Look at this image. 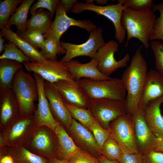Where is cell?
<instances>
[{"instance_id":"obj_46","label":"cell","mask_w":163,"mask_h":163,"mask_svg":"<svg viewBox=\"0 0 163 163\" xmlns=\"http://www.w3.org/2000/svg\"><path fill=\"white\" fill-rule=\"evenodd\" d=\"M48 160L49 163H70L68 160H61L57 158H55L52 159Z\"/></svg>"},{"instance_id":"obj_1","label":"cell","mask_w":163,"mask_h":163,"mask_svg":"<svg viewBox=\"0 0 163 163\" xmlns=\"http://www.w3.org/2000/svg\"><path fill=\"white\" fill-rule=\"evenodd\" d=\"M148 72L146 61L141 51L137 50L121 79L127 92L125 104L127 114L132 116L138 108L139 102L143 92Z\"/></svg>"},{"instance_id":"obj_17","label":"cell","mask_w":163,"mask_h":163,"mask_svg":"<svg viewBox=\"0 0 163 163\" xmlns=\"http://www.w3.org/2000/svg\"><path fill=\"white\" fill-rule=\"evenodd\" d=\"M65 103L87 107L90 99L75 80H62L53 83Z\"/></svg>"},{"instance_id":"obj_42","label":"cell","mask_w":163,"mask_h":163,"mask_svg":"<svg viewBox=\"0 0 163 163\" xmlns=\"http://www.w3.org/2000/svg\"><path fill=\"white\" fill-rule=\"evenodd\" d=\"M117 161L120 163H143L142 155L139 153L132 154L123 153Z\"/></svg>"},{"instance_id":"obj_37","label":"cell","mask_w":163,"mask_h":163,"mask_svg":"<svg viewBox=\"0 0 163 163\" xmlns=\"http://www.w3.org/2000/svg\"><path fill=\"white\" fill-rule=\"evenodd\" d=\"M59 0H38L30 7L29 13L32 15L39 8L46 9L50 12L52 19L59 2Z\"/></svg>"},{"instance_id":"obj_29","label":"cell","mask_w":163,"mask_h":163,"mask_svg":"<svg viewBox=\"0 0 163 163\" xmlns=\"http://www.w3.org/2000/svg\"><path fill=\"white\" fill-rule=\"evenodd\" d=\"M40 49L41 54L47 59L51 60H57V55L66 53L60 40L50 35L45 37Z\"/></svg>"},{"instance_id":"obj_30","label":"cell","mask_w":163,"mask_h":163,"mask_svg":"<svg viewBox=\"0 0 163 163\" xmlns=\"http://www.w3.org/2000/svg\"><path fill=\"white\" fill-rule=\"evenodd\" d=\"M65 103L72 117L85 126L89 128L96 120L88 110Z\"/></svg>"},{"instance_id":"obj_6","label":"cell","mask_w":163,"mask_h":163,"mask_svg":"<svg viewBox=\"0 0 163 163\" xmlns=\"http://www.w3.org/2000/svg\"><path fill=\"white\" fill-rule=\"evenodd\" d=\"M110 136L117 143L123 153H139L132 116L126 113L112 122L108 128Z\"/></svg>"},{"instance_id":"obj_3","label":"cell","mask_w":163,"mask_h":163,"mask_svg":"<svg viewBox=\"0 0 163 163\" xmlns=\"http://www.w3.org/2000/svg\"><path fill=\"white\" fill-rule=\"evenodd\" d=\"M12 89L19 105L20 117L34 114L35 110L34 103L38 101V91L34 76L22 68L20 69L13 78Z\"/></svg>"},{"instance_id":"obj_27","label":"cell","mask_w":163,"mask_h":163,"mask_svg":"<svg viewBox=\"0 0 163 163\" xmlns=\"http://www.w3.org/2000/svg\"><path fill=\"white\" fill-rule=\"evenodd\" d=\"M7 154L13 158L15 163H49L47 159L33 153L24 146L8 147Z\"/></svg>"},{"instance_id":"obj_41","label":"cell","mask_w":163,"mask_h":163,"mask_svg":"<svg viewBox=\"0 0 163 163\" xmlns=\"http://www.w3.org/2000/svg\"><path fill=\"white\" fill-rule=\"evenodd\" d=\"M143 163H163V152L152 150L142 155Z\"/></svg>"},{"instance_id":"obj_40","label":"cell","mask_w":163,"mask_h":163,"mask_svg":"<svg viewBox=\"0 0 163 163\" xmlns=\"http://www.w3.org/2000/svg\"><path fill=\"white\" fill-rule=\"evenodd\" d=\"M68 161L70 163H99L98 159L81 149Z\"/></svg>"},{"instance_id":"obj_24","label":"cell","mask_w":163,"mask_h":163,"mask_svg":"<svg viewBox=\"0 0 163 163\" xmlns=\"http://www.w3.org/2000/svg\"><path fill=\"white\" fill-rule=\"evenodd\" d=\"M51 19L50 13L48 10L42 8L39 9L27 20L26 30L46 35L51 27L53 22Z\"/></svg>"},{"instance_id":"obj_16","label":"cell","mask_w":163,"mask_h":163,"mask_svg":"<svg viewBox=\"0 0 163 163\" xmlns=\"http://www.w3.org/2000/svg\"><path fill=\"white\" fill-rule=\"evenodd\" d=\"M20 117L19 105L13 89L0 90L1 132Z\"/></svg>"},{"instance_id":"obj_34","label":"cell","mask_w":163,"mask_h":163,"mask_svg":"<svg viewBox=\"0 0 163 163\" xmlns=\"http://www.w3.org/2000/svg\"><path fill=\"white\" fill-rule=\"evenodd\" d=\"M152 9L154 12L158 11L160 16L156 18L149 41L157 40H163V2L154 5Z\"/></svg>"},{"instance_id":"obj_18","label":"cell","mask_w":163,"mask_h":163,"mask_svg":"<svg viewBox=\"0 0 163 163\" xmlns=\"http://www.w3.org/2000/svg\"><path fill=\"white\" fill-rule=\"evenodd\" d=\"M33 76L36 80L38 91V104L34 114L39 126H46L54 131L60 123L53 116L45 96L44 89L45 80L37 73H34Z\"/></svg>"},{"instance_id":"obj_20","label":"cell","mask_w":163,"mask_h":163,"mask_svg":"<svg viewBox=\"0 0 163 163\" xmlns=\"http://www.w3.org/2000/svg\"><path fill=\"white\" fill-rule=\"evenodd\" d=\"M66 63L71 75L75 81L83 78L95 80L112 78L100 71L98 68V62L95 58L86 63H82L77 60L72 59Z\"/></svg>"},{"instance_id":"obj_9","label":"cell","mask_w":163,"mask_h":163,"mask_svg":"<svg viewBox=\"0 0 163 163\" xmlns=\"http://www.w3.org/2000/svg\"><path fill=\"white\" fill-rule=\"evenodd\" d=\"M103 30L100 27L90 33L88 39L80 44L60 42L61 46L66 50L65 55L60 60L66 63L73 58L80 56H85L94 58L98 50L105 43L102 34Z\"/></svg>"},{"instance_id":"obj_11","label":"cell","mask_w":163,"mask_h":163,"mask_svg":"<svg viewBox=\"0 0 163 163\" xmlns=\"http://www.w3.org/2000/svg\"><path fill=\"white\" fill-rule=\"evenodd\" d=\"M26 147L33 153L48 160L58 158L57 139L54 131L47 127L39 126Z\"/></svg>"},{"instance_id":"obj_15","label":"cell","mask_w":163,"mask_h":163,"mask_svg":"<svg viewBox=\"0 0 163 163\" xmlns=\"http://www.w3.org/2000/svg\"><path fill=\"white\" fill-rule=\"evenodd\" d=\"M44 89L53 116L60 123L69 129L72 118L58 90L53 83L45 81Z\"/></svg>"},{"instance_id":"obj_49","label":"cell","mask_w":163,"mask_h":163,"mask_svg":"<svg viewBox=\"0 0 163 163\" xmlns=\"http://www.w3.org/2000/svg\"><path fill=\"white\" fill-rule=\"evenodd\" d=\"M95 1L98 4H100L102 5L106 4L108 2V1L107 0H97Z\"/></svg>"},{"instance_id":"obj_33","label":"cell","mask_w":163,"mask_h":163,"mask_svg":"<svg viewBox=\"0 0 163 163\" xmlns=\"http://www.w3.org/2000/svg\"><path fill=\"white\" fill-rule=\"evenodd\" d=\"M101 153L107 158L117 161L123 153L117 143L110 136L104 143Z\"/></svg>"},{"instance_id":"obj_31","label":"cell","mask_w":163,"mask_h":163,"mask_svg":"<svg viewBox=\"0 0 163 163\" xmlns=\"http://www.w3.org/2000/svg\"><path fill=\"white\" fill-rule=\"evenodd\" d=\"M22 0H5L0 3V28L7 27L9 18L16 11Z\"/></svg>"},{"instance_id":"obj_22","label":"cell","mask_w":163,"mask_h":163,"mask_svg":"<svg viewBox=\"0 0 163 163\" xmlns=\"http://www.w3.org/2000/svg\"><path fill=\"white\" fill-rule=\"evenodd\" d=\"M3 37L14 43L32 62H43L47 59L26 41L18 36L11 28L2 27L0 29Z\"/></svg>"},{"instance_id":"obj_7","label":"cell","mask_w":163,"mask_h":163,"mask_svg":"<svg viewBox=\"0 0 163 163\" xmlns=\"http://www.w3.org/2000/svg\"><path fill=\"white\" fill-rule=\"evenodd\" d=\"M115 5L98 6L94 3H84L77 1L74 5L72 11L75 14H79L86 10L96 13L98 15L105 16L113 23L115 29V37L120 43L124 40L126 31L123 26L121 20L123 12L126 8L123 5V0H118Z\"/></svg>"},{"instance_id":"obj_28","label":"cell","mask_w":163,"mask_h":163,"mask_svg":"<svg viewBox=\"0 0 163 163\" xmlns=\"http://www.w3.org/2000/svg\"><path fill=\"white\" fill-rule=\"evenodd\" d=\"M34 0H23L14 14L8 21L7 28H10L13 25L17 28V32L26 30V24L29 11Z\"/></svg>"},{"instance_id":"obj_25","label":"cell","mask_w":163,"mask_h":163,"mask_svg":"<svg viewBox=\"0 0 163 163\" xmlns=\"http://www.w3.org/2000/svg\"><path fill=\"white\" fill-rule=\"evenodd\" d=\"M22 63L8 59H0V90L12 89L13 78Z\"/></svg>"},{"instance_id":"obj_23","label":"cell","mask_w":163,"mask_h":163,"mask_svg":"<svg viewBox=\"0 0 163 163\" xmlns=\"http://www.w3.org/2000/svg\"><path fill=\"white\" fill-rule=\"evenodd\" d=\"M54 131L58 144V158L69 160L81 149L75 145L61 124L56 126Z\"/></svg>"},{"instance_id":"obj_26","label":"cell","mask_w":163,"mask_h":163,"mask_svg":"<svg viewBox=\"0 0 163 163\" xmlns=\"http://www.w3.org/2000/svg\"><path fill=\"white\" fill-rule=\"evenodd\" d=\"M69 129L72 134L86 147L93 151L101 153L94 136L75 119L72 118Z\"/></svg>"},{"instance_id":"obj_5","label":"cell","mask_w":163,"mask_h":163,"mask_svg":"<svg viewBox=\"0 0 163 163\" xmlns=\"http://www.w3.org/2000/svg\"><path fill=\"white\" fill-rule=\"evenodd\" d=\"M39 127L34 114L20 117L1 132L0 135L8 147H26Z\"/></svg>"},{"instance_id":"obj_10","label":"cell","mask_w":163,"mask_h":163,"mask_svg":"<svg viewBox=\"0 0 163 163\" xmlns=\"http://www.w3.org/2000/svg\"><path fill=\"white\" fill-rule=\"evenodd\" d=\"M29 72L37 73L45 81L54 83L62 80H75L66 63L47 59L41 62H25L23 64Z\"/></svg>"},{"instance_id":"obj_8","label":"cell","mask_w":163,"mask_h":163,"mask_svg":"<svg viewBox=\"0 0 163 163\" xmlns=\"http://www.w3.org/2000/svg\"><path fill=\"white\" fill-rule=\"evenodd\" d=\"M87 107L105 129L112 122L127 113L124 102L111 99H90Z\"/></svg>"},{"instance_id":"obj_2","label":"cell","mask_w":163,"mask_h":163,"mask_svg":"<svg viewBox=\"0 0 163 163\" xmlns=\"http://www.w3.org/2000/svg\"><path fill=\"white\" fill-rule=\"evenodd\" d=\"M156 19V14L152 9L136 11L126 8L122 16L121 23L127 34L125 47L128 45L130 39H138L148 49L149 41Z\"/></svg>"},{"instance_id":"obj_36","label":"cell","mask_w":163,"mask_h":163,"mask_svg":"<svg viewBox=\"0 0 163 163\" xmlns=\"http://www.w3.org/2000/svg\"><path fill=\"white\" fill-rule=\"evenodd\" d=\"M89 128L92 132L97 146L101 152L104 143L110 136L109 129L102 127L97 119Z\"/></svg>"},{"instance_id":"obj_44","label":"cell","mask_w":163,"mask_h":163,"mask_svg":"<svg viewBox=\"0 0 163 163\" xmlns=\"http://www.w3.org/2000/svg\"><path fill=\"white\" fill-rule=\"evenodd\" d=\"M0 163H15L13 158L7 154L0 158Z\"/></svg>"},{"instance_id":"obj_39","label":"cell","mask_w":163,"mask_h":163,"mask_svg":"<svg viewBox=\"0 0 163 163\" xmlns=\"http://www.w3.org/2000/svg\"><path fill=\"white\" fill-rule=\"evenodd\" d=\"M150 45L155 56L156 70L163 75V43L152 41Z\"/></svg>"},{"instance_id":"obj_47","label":"cell","mask_w":163,"mask_h":163,"mask_svg":"<svg viewBox=\"0 0 163 163\" xmlns=\"http://www.w3.org/2000/svg\"><path fill=\"white\" fill-rule=\"evenodd\" d=\"M3 34L1 32L0 33V53H2L4 51V44L5 43V39L3 38Z\"/></svg>"},{"instance_id":"obj_45","label":"cell","mask_w":163,"mask_h":163,"mask_svg":"<svg viewBox=\"0 0 163 163\" xmlns=\"http://www.w3.org/2000/svg\"><path fill=\"white\" fill-rule=\"evenodd\" d=\"M98 159L99 163H120L117 160L109 159L104 156L99 157Z\"/></svg>"},{"instance_id":"obj_4","label":"cell","mask_w":163,"mask_h":163,"mask_svg":"<svg viewBox=\"0 0 163 163\" xmlns=\"http://www.w3.org/2000/svg\"><path fill=\"white\" fill-rule=\"evenodd\" d=\"M76 81L90 99H109L125 103L126 91L121 79L95 80L84 78Z\"/></svg>"},{"instance_id":"obj_43","label":"cell","mask_w":163,"mask_h":163,"mask_svg":"<svg viewBox=\"0 0 163 163\" xmlns=\"http://www.w3.org/2000/svg\"><path fill=\"white\" fill-rule=\"evenodd\" d=\"M78 0H61L60 2L62 4L65 8L67 13H69L76 2Z\"/></svg>"},{"instance_id":"obj_48","label":"cell","mask_w":163,"mask_h":163,"mask_svg":"<svg viewBox=\"0 0 163 163\" xmlns=\"http://www.w3.org/2000/svg\"><path fill=\"white\" fill-rule=\"evenodd\" d=\"M154 150L163 152V137L161 139L158 145Z\"/></svg>"},{"instance_id":"obj_19","label":"cell","mask_w":163,"mask_h":163,"mask_svg":"<svg viewBox=\"0 0 163 163\" xmlns=\"http://www.w3.org/2000/svg\"><path fill=\"white\" fill-rule=\"evenodd\" d=\"M163 96V75L157 70L148 71L138 108L145 110L149 103Z\"/></svg>"},{"instance_id":"obj_14","label":"cell","mask_w":163,"mask_h":163,"mask_svg":"<svg viewBox=\"0 0 163 163\" xmlns=\"http://www.w3.org/2000/svg\"><path fill=\"white\" fill-rule=\"evenodd\" d=\"M55 13V18L49 32L44 35L45 37L50 35L60 40L62 34L72 26L85 29L89 33L97 28V26L90 20H76L69 17L65 8L59 1Z\"/></svg>"},{"instance_id":"obj_38","label":"cell","mask_w":163,"mask_h":163,"mask_svg":"<svg viewBox=\"0 0 163 163\" xmlns=\"http://www.w3.org/2000/svg\"><path fill=\"white\" fill-rule=\"evenodd\" d=\"M123 1L124 7L136 11L152 9L154 5L152 0H123Z\"/></svg>"},{"instance_id":"obj_12","label":"cell","mask_w":163,"mask_h":163,"mask_svg":"<svg viewBox=\"0 0 163 163\" xmlns=\"http://www.w3.org/2000/svg\"><path fill=\"white\" fill-rule=\"evenodd\" d=\"M119 43L111 40L106 43L97 51L94 58L98 62V68L104 74L110 76L120 68L126 67L129 61V54H126L121 59L117 61L114 54L119 50Z\"/></svg>"},{"instance_id":"obj_13","label":"cell","mask_w":163,"mask_h":163,"mask_svg":"<svg viewBox=\"0 0 163 163\" xmlns=\"http://www.w3.org/2000/svg\"><path fill=\"white\" fill-rule=\"evenodd\" d=\"M138 152L142 155L155 149L161 139L157 137L147 125L144 117V110L138 108L132 115Z\"/></svg>"},{"instance_id":"obj_32","label":"cell","mask_w":163,"mask_h":163,"mask_svg":"<svg viewBox=\"0 0 163 163\" xmlns=\"http://www.w3.org/2000/svg\"><path fill=\"white\" fill-rule=\"evenodd\" d=\"M4 44V52L0 56V59H8L22 63L30 62V59L13 43L8 41Z\"/></svg>"},{"instance_id":"obj_21","label":"cell","mask_w":163,"mask_h":163,"mask_svg":"<svg viewBox=\"0 0 163 163\" xmlns=\"http://www.w3.org/2000/svg\"><path fill=\"white\" fill-rule=\"evenodd\" d=\"M163 96L150 102L144 110L145 121L149 128L158 138L163 137V116L160 109Z\"/></svg>"},{"instance_id":"obj_35","label":"cell","mask_w":163,"mask_h":163,"mask_svg":"<svg viewBox=\"0 0 163 163\" xmlns=\"http://www.w3.org/2000/svg\"><path fill=\"white\" fill-rule=\"evenodd\" d=\"M16 34L37 50L41 49L45 39V35L41 33L26 30Z\"/></svg>"}]
</instances>
